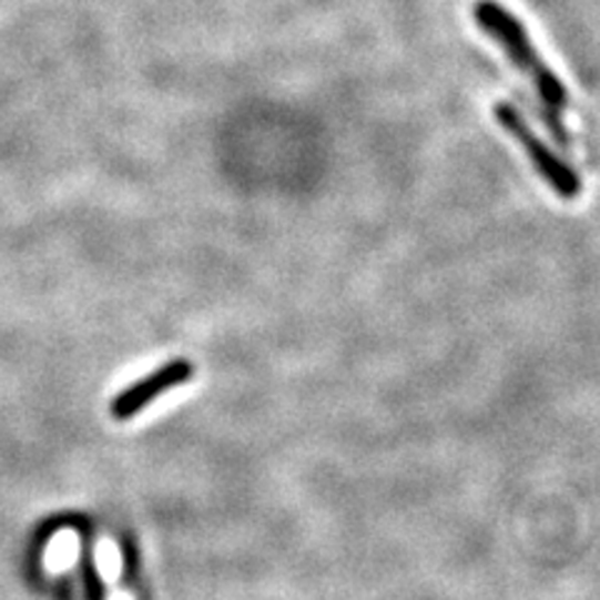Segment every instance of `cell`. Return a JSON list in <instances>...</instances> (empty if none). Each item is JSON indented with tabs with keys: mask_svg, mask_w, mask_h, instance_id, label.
I'll use <instances>...</instances> for the list:
<instances>
[{
	"mask_svg": "<svg viewBox=\"0 0 600 600\" xmlns=\"http://www.w3.org/2000/svg\"><path fill=\"white\" fill-rule=\"evenodd\" d=\"M476 26L488 38H494V43L504 48L510 65L516 71L526 73L530 85L536 88V95L540 105H543V123L556 138L558 145H570V133L566 128V108H568V91L560 78L550 71L543 58L536 51L533 41L526 31V26L518 18L498 3V0H476L474 6Z\"/></svg>",
	"mask_w": 600,
	"mask_h": 600,
	"instance_id": "cell-1",
	"label": "cell"
},
{
	"mask_svg": "<svg viewBox=\"0 0 600 600\" xmlns=\"http://www.w3.org/2000/svg\"><path fill=\"white\" fill-rule=\"evenodd\" d=\"M494 115L498 125L504 128L508 135H513L516 143L523 148L530 165H533L536 173L546 181L548 189L553 191L558 199L576 201L578 195L583 193V181H580V175L570 169L560 155L550 151L546 141H540L533 133V128L528 125V121L520 115L513 103H496Z\"/></svg>",
	"mask_w": 600,
	"mask_h": 600,
	"instance_id": "cell-2",
	"label": "cell"
},
{
	"mask_svg": "<svg viewBox=\"0 0 600 600\" xmlns=\"http://www.w3.org/2000/svg\"><path fill=\"white\" fill-rule=\"evenodd\" d=\"M191 376H193V366L185 358H175L171 363H165L163 368L153 370L151 376L138 380L135 386L125 388L123 393H118L111 403L113 418L115 420L133 418L135 413H141L145 406H151V403L159 396H163V393H169L173 388L183 386V383H189Z\"/></svg>",
	"mask_w": 600,
	"mask_h": 600,
	"instance_id": "cell-3",
	"label": "cell"
},
{
	"mask_svg": "<svg viewBox=\"0 0 600 600\" xmlns=\"http://www.w3.org/2000/svg\"><path fill=\"white\" fill-rule=\"evenodd\" d=\"M85 586H88V596H91V600L105 598V588L101 583V578H98L93 563H85Z\"/></svg>",
	"mask_w": 600,
	"mask_h": 600,
	"instance_id": "cell-4",
	"label": "cell"
}]
</instances>
